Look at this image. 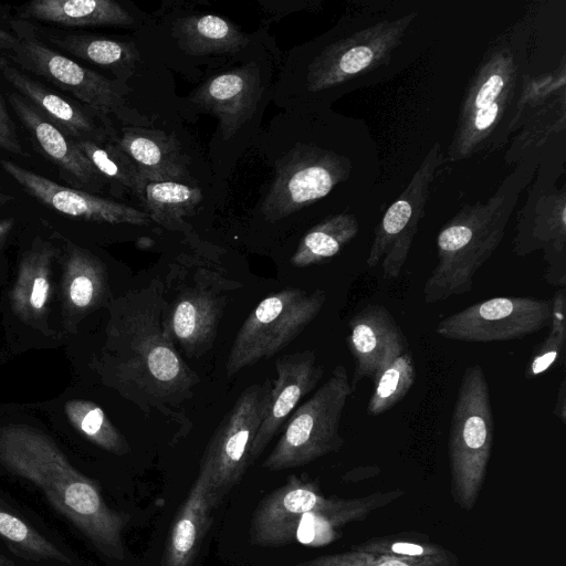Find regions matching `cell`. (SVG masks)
<instances>
[{"label": "cell", "mask_w": 566, "mask_h": 566, "mask_svg": "<svg viewBox=\"0 0 566 566\" xmlns=\"http://www.w3.org/2000/svg\"><path fill=\"white\" fill-rule=\"evenodd\" d=\"M104 310L96 344L64 346L74 373L95 378L145 416L158 413L176 424L172 443L186 438L193 427L186 407L200 378L168 332L163 281L155 277L115 295Z\"/></svg>", "instance_id": "6da1fadb"}, {"label": "cell", "mask_w": 566, "mask_h": 566, "mask_svg": "<svg viewBox=\"0 0 566 566\" xmlns=\"http://www.w3.org/2000/svg\"><path fill=\"white\" fill-rule=\"evenodd\" d=\"M39 424L17 411L0 416V464L38 486L102 554L122 559L128 515L108 507L97 484L73 467Z\"/></svg>", "instance_id": "7a4b0ae2"}, {"label": "cell", "mask_w": 566, "mask_h": 566, "mask_svg": "<svg viewBox=\"0 0 566 566\" xmlns=\"http://www.w3.org/2000/svg\"><path fill=\"white\" fill-rule=\"evenodd\" d=\"M265 33L206 78L180 101L181 115L208 114L218 118L210 143L214 177L226 178L240 155L261 133V119L271 101L273 53Z\"/></svg>", "instance_id": "3957f363"}, {"label": "cell", "mask_w": 566, "mask_h": 566, "mask_svg": "<svg viewBox=\"0 0 566 566\" xmlns=\"http://www.w3.org/2000/svg\"><path fill=\"white\" fill-rule=\"evenodd\" d=\"M184 242L186 249L168 264L163 294L174 343L196 358L211 349L228 300L243 284L229 275L224 249L195 231Z\"/></svg>", "instance_id": "277c9868"}, {"label": "cell", "mask_w": 566, "mask_h": 566, "mask_svg": "<svg viewBox=\"0 0 566 566\" xmlns=\"http://www.w3.org/2000/svg\"><path fill=\"white\" fill-rule=\"evenodd\" d=\"M253 146L274 172L254 207L255 216L269 224L289 221L317 203L352 172L348 157L301 138L285 111L261 130Z\"/></svg>", "instance_id": "5b68a950"}, {"label": "cell", "mask_w": 566, "mask_h": 566, "mask_svg": "<svg viewBox=\"0 0 566 566\" xmlns=\"http://www.w3.org/2000/svg\"><path fill=\"white\" fill-rule=\"evenodd\" d=\"M417 12L379 21L334 40L313 55L293 49L280 67L271 101L285 112H300L307 99L389 63Z\"/></svg>", "instance_id": "8992f818"}, {"label": "cell", "mask_w": 566, "mask_h": 566, "mask_svg": "<svg viewBox=\"0 0 566 566\" xmlns=\"http://www.w3.org/2000/svg\"><path fill=\"white\" fill-rule=\"evenodd\" d=\"M509 176L485 201L464 206L439 231L437 264L423 284V301L434 304L471 291L478 271L501 243L527 172Z\"/></svg>", "instance_id": "52a82bcc"}, {"label": "cell", "mask_w": 566, "mask_h": 566, "mask_svg": "<svg viewBox=\"0 0 566 566\" xmlns=\"http://www.w3.org/2000/svg\"><path fill=\"white\" fill-rule=\"evenodd\" d=\"M62 240L35 234L19 251L0 295L1 325L13 354L65 346L57 311Z\"/></svg>", "instance_id": "ba28073f"}, {"label": "cell", "mask_w": 566, "mask_h": 566, "mask_svg": "<svg viewBox=\"0 0 566 566\" xmlns=\"http://www.w3.org/2000/svg\"><path fill=\"white\" fill-rule=\"evenodd\" d=\"M0 57L21 72L70 93L82 106L112 125L154 126V120L132 104L129 86L51 49L39 39L28 20H12L7 29H0Z\"/></svg>", "instance_id": "9c48e42d"}, {"label": "cell", "mask_w": 566, "mask_h": 566, "mask_svg": "<svg viewBox=\"0 0 566 566\" xmlns=\"http://www.w3.org/2000/svg\"><path fill=\"white\" fill-rule=\"evenodd\" d=\"M143 48L156 61L182 72L206 65L208 73L240 54L253 41L254 33L243 32L230 20L211 13L190 12L188 9H170L158 20L147 18L139 28Z\"/></svg>", "instance_id": "30bf717a"}, {"label": "cell", "mask_w": 566, "mask_h": 566, "mask_svg": "<svg viewBox=\"0 0 566 566\" xmlns=\"http://www.w3.org/2000/svg\"><path fill=\"white\" fill-rule=\"evenodd\" d=\"M494 419L486 376L480 364L461 377L451 416L448 453L451 495L464 511L475 505L486 476Z\"/></svg>", "instance_id": "8fae6325"}, {"label": "cell", "mask_w": 566, "mask_h": 566, "mask_svg": "<svg viewBox=\"0 0 566 566\" xmlns=\"http://www.w3.org/2000/svg\"><path fill=\"white\" fill-rule=\"evenodd\" d=\"M353 392L346 367L335 366L328 379L292 412L262 468H298L338 451L344 444L339 423Z\"/></svg>", "instance_id": "7c38bea8"}, {"label": "cell", "mask_w": 566, "mask_h": 566, "mask_svg": "<svg viewBox=\"0 0 566 566\" xmlns=\"http://www.w3.org/2000/svg\"><path fill=\"white\" fill-rule=\"evenodd\" d=\"M323 290L284 287L263 298L239 328L228 355L226 373L237 375L287 347L319 314Z\"/></svg>", "instance_id": "4fadbf2b"}, {"label": "cell", "mask_w": 566, "mask_h": 566, "mask_svg": "<svg viewBox=\"0 0 566 566\" xmlns=\"http://www.w3.org/2000/svg\"><path fill=\"white\" fill-rule=\"evenodd\" d=\"M517 71L509 46L495 48L484 56L461 104L450 160L469 158L486 147L514 99Z\"/></svg>", "instance_id": "5bb4252c"}, {"label": "cell", "mask_w": 566, "mask_h": 566, "mask_svg": "<svg viewBox=\"0 0 566 566\" xmlns=\"http://www.w3.org/2000/svg\"><path fill=\"white\" fill-rule=\"evenodd\" d=\"M271 380L266 378L241 392L206 448L199 471L207 475L217 503L252 464V444L266 406Z\"/></svg>", "instance_id": "9a60e30c"}, {"label": "cell", "mask_w": 566, "mask_h": 566, "mask_svg": "<svg viewBox=\"0 0 566 566\" xmlns=\"http://www.w3.org/2000/svg\"><path fill=\"white\" fill-rule=\"evenodd\" d=\"M401 494V491H390L350 500L327 499L313 483L291 476L284 485L260 502L251 521V542L261 546L290 544L294 542L295 526L305 513L352 510L373 512Z\"/></svg>", "instance_id": "2e32d148"}, {"label": "cell", "mask_w": 566, "mask_h": 566, "mask_svg": "<svg viewBox=\"0 0 566 566\" xmlns=\"http://www.w3.org/2000/svg\"><path fill=\"white\" fill-rule=\"evenodd\" d=\"M552 300L533 296H499L481 301L441 319L439 336L467 343L523 338L548 327Z\"/></svg>", "instance_id": "e0dca14e"}, {"label": "cell", "mask_w": 566, "mask_h": 566, "mask_svg": "<svg viewBox=\"0 0 566 566\" xmlns=\"http://www.w3.org/2000/svg\"><path fill=\"white\" fill-rule=\"evenodd\" d=\"M442 163L440 145L436 144L375 229L366 265L368 269L380 265L385 279H397L406 264L424 214L431 182Z\"/></svg>", "instance_id": "ac0fdd59"}, {"label": "cell", "mask_w": 566, "mask_h": 566, "mask_svg": "<svg viewBox=\"0 0 566 566\" xmlns=\"http://www.w3.org/2000/svg\"><path fill=\"white\" fill-rule=\"evenodd\" d=\"M60 237L57 311L60 328L67 343L115 294L106 262L92 249Z\"/></svg>", "instance_id": "d6986e66"}, {"label": "cell", "mask_w": 566, "mask_h": 566, "mask_svg": "<svg viewBox=\"0 0 566 566\" xmlns=\"http://www.w3.org/2000/svg\"><path fill=\"white\" fill-rule=\"evenodd\" d=\"M0 164L29 195L62 214L108 224L148 226L151 222L144 210L59 185L7 159H1Z\"/></svg>", "instance_id": "ffe728a7"}, {"label": "cell", "mask_w": 566, "mask_h": 566, "mask_svg": "<svg viewBox=\"0 0 566 566\" xmlns=\"http://www.w3.org/2000/svg\"><path fill=\"white\" fill-rule=\"evenodd\" d=\"M276 376L271 380L266 406L255 434L252 463L263 453L284 422L296 409L298 402L311 392L324 374L312 349L286 354L275 363Z\"/></svg>", "instance_id": "44dd1931"}, {"label": "cell", "mask_w": 566, "mask_h": 566, "mask_svg": "<svg viewBox=\"0 0 566 566\" xmlns=\"http://www.w3.org/2000/svg\"><path fill=\"white\" fill-rule=\"evenodd\" d=\"M346 337L355 368L353 391L363 379L374 381L398 356L408 350V342L391 313L381 304H368L348 321Z\"/></svg>", "instance_id": "7402d4cb"}, {"label": "cell", "mask_w": 566, "mask_h": 566, "mask_svg": "<svg viewBox=\"0 0 566 566\" xmlns=\"http://www.w3.org/2000/svg\"><path fill=\"white\" fill-rule=\"evenodd\" d=\"M136 166L142 180H174L202 185L192 159L175 133L151 127L122 126L112 140Z\"/></svg>", "instance_id": "603a6c76"}, {"label": "cell", "mask_w": 566, "mask_h": 566, "mask_svg": "<svg viewBox=\"0 0 566 566\" xmlns=\"http://www.w3.org/2000/svg\"><path fill=\"white\" fill-rule=\"evenodd\" d=\"M0 74L45 118L75 140L112 142L117 127L0 57Z\"/></svg>", "instance_id": "cb8c5ba5"}, {"label": "cell", "mask_w": 566, "mask_h": 566, "mask_svg": "<svg viewBox=\"0 0 566 566\" xmlns=\"http://www.w3.org/2000/svg\"><path fill=\"white\" fill-rule=\"evenodd\" d=\"M12 109L43 156L54 164L63 178L90 193L101 192L106 180L80 150L74 139L45 118L19 94H10Z\"/></svg>", "instance_id": "d4e9b609"}, {"label": "cell", "mask_w": 566, "mask_h": 566, "mask_svg": "<svg viewBox=\"0 0 566 566\" xmlns=\"http://www.w3.org/2000/svg\"><path fill=\"white\" fill-rule=\"evenodd\" d=\"M41 408L50 423L61 431L115 455L130 452L129 443L105 410L94 400L75 394L73 387L53 400L43 402Z\"/></svg>", "instance_id": "484cf974"}, {"label": "cell", "mask_w": 566, "mask_h": 566, "mask_svg": "<svg viewBox=\"0 0 566 566\" xmlns=\"http://www.w3.org/2000/svg\"><path fill=\"white\" fill-rule=\"evenodd\" d=\"M545 202L547 208H536L530 223L520 224L514 252L526 255L542 250L544 279L556 289L566 287L565 195L551 196Z\"/></svg>", "instance_id": "4316f807"}, {"label": "cell", "mask_w": 566, "mask_h": 566, "mask_svg": "<svg viewBox=\"0 0 566 566\" xmlns=\"http://www.w3.org/2000/svg\"><path fill=\"white\" fill-rule=\"evenodd\" d=\"M45 35L52 45L74 57L107 70L114 75V80L129 87V81L138 71H149L148 65L156 62L149 55L146 60V55L138 50L135 41L72 31H52Z\"/></svg>", "instance_id": "83f0119b"}, {"label": "cell", "mask_w": 566, "mask_h": 566, "mask_svg": "<svg viewBox=\"0 0 566 566\" xmlns=\"http://www.w3.org/2000/svg\"><path fill=\"white\" fill-rule=\"evenodd\" d=\"M21 19L66 28H140L147 14L137 15L114 0H33L20 7Z\"/></svg>", "instance_id": "f1b7e54d"}, {"label": "cell", "mask_w": 566, "mask_h": 566, "mask_svg": "<svg viewBox=\"0 0 566 566\" xmlns=\"http://www.w3.org/2000/svg\"><path fill=\"white\" fill-rule=\"evenodd\" d=\"M207 475L199 471L171 526L161 566H191L217 506Z\"/></svg>", "instance_id": "f546056e"}, {"label": "cell", "mask_w": 566, "mask_h": 566, "mask_svg": "<svg viewBox=\"0 0 566 566\" xmlns=\"http://www.w3.org/2000/svg\"><path fill=\"white\" fill-rule=\"evenodd\" d=\"M205 188L208 189V186L174 180H143L138 201L150 221L168 231L188 235L195 229L187 219L208 208Z\"/></svg>", "instance_id": "4dcf8cb0"}, {"label": "cell", "mask_w": 566, "mask_h": 566, "mask_svg": "<svg viewBox=\"0 0 566 566\" xmlns=\"http://www.w3.org/2000/svg\"><path fill=\"white\" fill-rule=\"evenodd\" d=\"M355 214H331L308 229L300 240L290 262L295 268L324 263L336 256L358 233Z\"/></svg>", "instance_id": "1f68e13d"}, {"label": "cell", "mask_w": 566, "mask_h": 566, "mask_svg": "<svg viewBox=\"0 0 566 566\" xmlns=\"http://www.w3.org/2000/svg\"><path fill=\"white\" fill-rule=\"evenodd\" d=\"M295 566H460V563L459 558L424 559L392 554L369 538L347 551L322 555Z\"/></svg>", "instance_id": "d6a6232c"}, {"label": "cell", "mask_w": 566, "mask_h": 566, "mask_svg": "<svg viewBox=\"0 0 566 566\" xmlns=\"http://www.w3.org/2000/svg\"><path fill=\"white\" fill-rule=\"evenodd\" d=\"M74 142L108 185L119 189V193L130 192L138 200L143 180L136 166L123 150L111 140L96 143L74 139Z\"/></svg>", "instance_id": "836d02e7"}, {"label": "cell", "mask_w": 566, "mask_h": 566, "mask_svg": "<svg viewBox=\"0 0 566 566\" xmlns=\"http://www.w3.org/2000/svg\"><path fill=\"white\" fill-rule=\"evenodd\" d=\"M415 380L416 366L408 349L390 363L373 381L367 415L379 416L391 409L407 396Z\"/></svg>", "instance_id": "e575fe53"}, {"label": "cell", "mask_w": 566, "mask_h": 566, "mask_svg": "<svg viewBox=\"0 0 566 566\" xmlns=\"http://www.w3.org/2000/svg\"><path fill=\"white\" fill-rule=\"evenodd\" d=\"M566 287L557 289L552 298L549 334L532 355L524 376L536 378L564 361L566 348Z\"/></svg>", "instance_id": "d590c367"}, {"label": "cell", "mask_w": 566, "mask_h": 566, "mask_svg": "<svg viewBox=\"0 0 566 566\" xmlns=\"http://www.w3.org/2000/svg\"><path fill=\"white\" fill-rule=\"evenodd\" d=\"M0 538L27 556L70 564V558L25 521L0 505Z\"/></svg>", "instance_id": "8d00e7d4"}, {"label": "cell", "mask_w": 566, "mask_h": 566, "mask_svg": "<svg viewBox=\"0 0 566 566\" xmlns=\"http://www.w3.org/2000/svg\"><path fill=\"white\" fill-rule=\"evenodd\" d=\"M0 148L6 151L20 155L23 157L29 156L24 151L21 140L17 134L14 123L9 115L6 107L3 97L0 93Z\"/></svg>", "instance_id": "74e56055"}, {"label": "cell", "mask_w": 566, "mask_h": 566, "mask_svg": "<svg viewBox=\"0 0 566 566\" xmlns=\"http://www.w3.org/2000/svg\"><path fill=\"white\" fill-rule=\"evenodd\" d=\"M15 227L14 218L0 219V295L6 287L11 273L9 260L4 254L6 244Z\"/></svg>", "instance_id": "f35d334b"}, {"label": "cell", "mask_w": 566, "mask_h": 566, "mask_svg": "<svg viewBox=\"0 0 566 566\" xmlns=\"http://www.w3.org/2000/svg\"><path fill=\"white\" fill-rule=\"evenodd\" d=\"M553 413L563 423L566 422V384H565V379H563L559 384Z\"/></svg>", "instance_id": "ab89813d"}, {"label": "cell", "mask_w": 566, "mask_h": 566, "mask_svg": "<svg viewBox=\"0 0 566 566\" xmlns=\"http://www.w3.org/2000/svg\"><path fill=\"white\" fill-rule=\"evenodd\" d=\"M12 200V197H10L9 195L4 193L1 189H0V205H3L8 201Z\"/></svg>", "instance_id": "60d3db41"}, {"label": "cell", "mask_w": 566, "mask_h": 566, "mask_svg": "<svg viewBox=\"0 0 566 566\" xmlns=\"http://www.w3.org/2000/svg\"><path fill=\"white\" fill-rule=\"evenodd\" d=\"M0 566H15V565L12 564L11 562H9L8 559H6L3 556H0Z\"/></svg>", "instance_id": "b9f144b4"}, {"label": "cell", "mask_w": 566, "mask_h": 566, "mask_svg": "<svg viewBox=\"0 0 566 566\" xmlns=\"http://www.w3.org/2000/svg\"><path fill=\"white\" fill-rule=\"evenodd\" d=\"M1 358H2V354H1V352H0V361H1Z\"/></svg>", "instance_id": "7bdbcfd3"}, {"label": "cell", "mask_w": 566, "mask_h": 566, "mask_svg": "<svg viewBox=\"0 0 566 566\" xmlns=\"http://www.w3.org/2000/svg\"><path fill=\"white\" fill-rule=\"evenodd\" d=\"M0 7H1V4H0Z\"/></svg>", "instance_id": "ee69618b"}]
</instances>
